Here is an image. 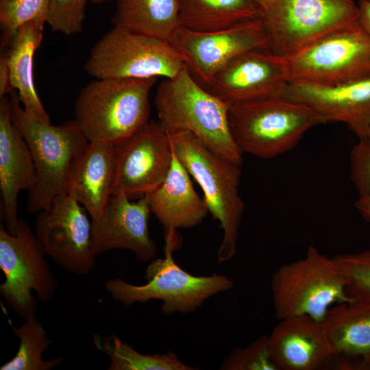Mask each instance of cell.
Here are the masks:
<instances>
[{"instance_id": "cell-24", "label": "cell", "mask_w": 370, "mask_h": 370, "mask_svg": "<svg viewBox=\"0 0 370 370\" xmlns=\"http://www.w3.org/2000/svg\"><path fill=\"white\" fill-rule=\"evenodd\" d=\"M112 22L149 36L169 41L180 26V0H115Z\"/></svg>"}, {"instance_id": "cell-29", "label": "cell", "mask_w": 370, "mask_h": 370, "mask_svg": "<svg viewBox=\"0 0 370 370\" xmlns=\"http://www.w3.org/2000/svg\"><path fill=\"white\" fill-rule=\"evenodd\" d=\"M334 258L347 280L349 295L370 301V249Z\"/></svg>"}, {"instance_id": "cell-2", "label": "cell", "mask_w": 370, "mask_h": 370, "mask_svg": "<svg viewBox=\"0 0 370 370\" xmlns=\"http://www.w3.org/2000/svg\"><path fill=\"white\" fill-rule=\"evenodd\" d=\"M10 99L12 120L29 148L36 171V183L27 194V210L38 213L66 193L72 167L89 141L75 119L53 125L29 116L15 90L10 92Z\"/></svg>"}, {"instance_id": "cell-13", "label": "cell", "mask_w": 370, "mask_h": 370, "mask_svg": "<svg viewBox=\"0 0 370 370\" xmlns=\"http://www.w3.org/2000/svg\"><path fill=\"white\" fill-rule=\"evenodd\" d=\"M168 42L205 88L238 56L255 50L270 51L260 18L214 32H195L180 25Z\"/></svg>"}, {"instance_id": "cell-20", "label": "cell", "mask_w": 370, "mask_h": 370, "mask_svg": "<svg viewBox=\"0 0 370 370\" xmlns=\"http://www.w3.org/2000/svg\"><path fill=\"white\" fill-rule=\"evenodd\" d=\"M145 197L164 235L199 225L209 212L204 199L195 190L189 173L173 152L164 180Z\"/></svg>"}, {"instance_id": "cell-32", "label": "cell", "mask_w": 370, "mask_h": 370, "mask_svg": "<svg viewBox=\"0 0 370 370\" xmlns=\"http://www.w3.org/2000/svg\"><path fill=\"white\" fill-rule=\"evenodd\" d=\"M358 138L350 151V177L359 197H370V138Z\"/></svg>"}, {"instance_id": "cell-31", "label": "cell", "mask_w": 370, "mask_h": 370, "mask_svg": "<svg viewBox=\"0 0 370 370\" xmlns=\"http://www.w3.org/2000/svg\"><path fill=\"white\" fill-rule=\"evenodd\" d=\"M88 0H50L47 24L51 30L67 36L82 30Z\"/></svg>"}, {"instance_id": "cell-4", "label": "cell", "mask_w": 370, "mask_h": 370, "mask_svg": "<svg viewBox=\"0 0 370 370\" xmlns=\"http://www.w3.org/2000/svg\"><path fill=\"white\" fill-rule=\"evenodd\" d=\"M166 134L173 153L199 184L209 212L220 223L223 236L218 250V262L227 261L236 252L245 210L238 193L241 166L212 151L190 132Z\"/></svg>"}, {"instance_id": "cell-8", "label": "cell", "mask_w": 370, "mask_h": 370, "mask_svg": "<svg viewBox=\"0 0 370 370\" xmlns=\"http://www.w3.org/2000/svg\"><path fill=\"white\" fill-rule=\"evenodd\" d=\"M185 65L169 42L113 26L92 47L84 69L95 79H170Z\"/></svg>"}, {"instance_id": "cell-39", "label": "cell", "mask_w": 370, "mask_h": 370, "mask_svg": "<svg viewBox=\"0 0 370 370\" xmlns=\"http://www.w3.org/2000/svg\"><path fill=\"white\" fill-rule=\"evenodd\" d=\"M355 1H357L358 2H359V1H365V0H355Z\"/></svg>"}, {"instance_id": "cell-5", "label": "cell", "mask_w": 370, "mask_h": 370, "mask_svg": "<svg viewBox=\"0 0 370 370\" xmlns=\"http://www.w3.org/2000/svg\"><path fill=\"white\" fill-rule=\"evenodd\" d=\"M228 119L242 153L262 159L292 149L309 130L326 123L312 107L285 97L230 106Z\"/></svg>"}, {"instance_id": "cell-30", "label": "cell", "mask_w": 370, "mask_h": 370, "mask_svg": "<svg viewBox=\"0 0 370 370\" xmlns=\"http://www.w3.org/2000/svg\"><path fill=\"white\" fill-rule=\"evenodd\" d=\"M222 370H277L269 353L268 335L263 334L245 347H236L226 356Z\"/></svg>"}, {"instance_id": "cell-16", "label": "cell", "mask_w": 370, "mask_h": 370, "mask_svg": "<svg viewBox=\"0 0 370 370\" xmlns=\"http://www.w3.org/2000/svg\"><path fill=\"white\" fill-rule=\"evenodd\" d=\"M150 212L145 196L132 201L124 194H112L101 214L91 219L97 256L122 249L132 251L140 262L155 258L158 249L149 232Z\"/></svg>"}, {"instance_id": "cell-37", "label": "cell", "mask_w": 370, "mask_h": 370, "mask_svg": "<svg viewBox=\"0 0 370 370\" xmlns=\"http://www.w3.org/2000/svg\"><path fill=\"white\" fill-rule=\"evenodd\" d=\"M360 137H368V138H370V125L366 129V130L365 131L363 134Z\"/></svg>"}, {"instance_id": "cell-25", "label": "cell", "mask_w": 370, "mask_h": 370, "mask_svg": "<svg viewBox=\"0 0 370 370\" xmlns=\"http://www.w3.org/2000/svg\"><path fill=\"white\" fill-rule=\"evenodd\" d=\"M180 25L195 32H214L260 18L254 0H180Z\"/></svg>"}, {"instance_id": "cell-6", "label": "cell", "mask_w": 370, "mask_h": 370, "mask_svg": "<svg viewBox=\"0 0 370 370\" xmlns=\"http://www.w3.org/2000/svg\"><path fill=\"white\" fill-rule=\"evenodd\" d=\"M270 286L279 320L307 315L323 321L332 306L354 299L334 256L313 245L301 258L280 266L273 274Z\"/></svg>"}, {"instance_id": "cell-28", "label": "cell", "mask_w": 370, "mask_h": 370, "mask_svg": "<svg viewBox=\"0 0 370 370\" xmlns=\"http://www.w3.org/2000/svg\"><path fill=\"white\" fill-rule=\"evenodd\" d=\"M49 5L50 0H0L1 46H10L19 28L27 23L44 27Z\"/></svg>"}, {"instance_id": "cell-21", "label": "cell", "mask_w": 370, "mask_h": 370, "mask_svg": "<svg viewBox=\"0 0 370 370\" xmlns=\"http://www.w3.org/2000/svg\"><path fill=\"white\" fill-rule=\"evenodd\" d=\"M113 173L114 145L89 142L72 167L66 193L96 219L112 195Z\"/></svg>"}, {"instance_id": "cell-15", "label": "cell", "mask_w": 370, "mask_h": 370, "mask_svg": "<svg viewBox=\"0 0 370 370\" xmlns=\"http://www.w3.org/2000/svg\"><path fill=\"white\" fill-rule=\"evenodd\" d=\"M289 83L286 58L255 50L232 60L206 88L232 106L284 97Z\"/></svg>"}, {"instance_id": "cell-19", "label": "cell", "mask_w": 370, "mask_h": 370, "mask_svg": "<svg viewBox=\"0 0 370 370\" xmlns=\"http://www.w3.org/2000/svg\"><path fill=\"white\" fill-rule=\"evenodd\" d=\"M284 97L312 107L326 123L346 124L358 137L370 125V75L330 87L289 83Z\"/></svg>"}, {"instance_id": "cell-7", "label": "cell", "mask_w": 370, "mask_h": 370, "mask_svg": "<svg viewBox=\"0 0 370 370\" xmlns=\"http://www.w3.org/2000/svg\"><path fill=\"white\" fill-rule=\"evenodd\" d=\"M177 249L173 241L165 240L164 257L154 259L147 266L145 284L135 285L114 278L106 281V291L125 307L160 299L161 312L168 316L194 312L210 297L232 288L233 280L225 275L197 276L183 269L173 258Z\"/></svg>"}, {"instance_id": "cell-11", "label": "cell", "mask_w": 370, "mask_h": 370, "mask_svg": "<svg viewBox=\"0 0 370 370\" xmlns=\"http://www.w3.org/2000/svg\"><path fill=\"white\" fill-rule=\"evenodd\" d=\"M290 83L336 86L370 75V36L357 22L286 58Z\"/></svg>"}, {"instance_id": "cell-12", "label": "cell", "mask_w": 370, "mask_h": 370, "mask_svg": "<svg viewBox=\"0 0 370 370\" xmlns=\"http://www.w3.org/2000/svg\"><path fill=\"white\" fill-rule=\"evenodd\" d=\"M88 214L75 199L64 193L38 212L35 220V234L47 256L77 275L89 273L97 264Z\"/></svg>"}, {"instance_id": "cell-18", "label": "cell", "mask_w": 370, "mask_h": 370, "mask_svg": "<svg viewBox=\"0 0 370 370\" xmlns=\"http://www.w3.org/2000/svg\"><path fill=\"white\" fill-rule=\"evenodd\" d=\"M29 148L12 120L10 97H0L1 217L6 230L15 234L19 223L18 197L36 183Z\"/></svg>"}, {"instance_id": "cell-36", "label": "cell", "mask_w": 370, "mask_h": 370, "mask_svg": "<svg viewBox=\"0 0 370 370\" xmlns=\"http://www.w3.org/2000/svg\"><path fill=\"white\" fill-rule=\"evenodd\" d=\"M255 2L258 4L259 8H261L264 5H265L267 2H269L270 0H254Z\"/></svg>"}, {"instance_id": "cell-34", "label": "cell", "mask_w": 370, "mask_h": 370, "mask_svg": "<svg viewBox=\"0 0 370 370\" xmlns=\"http://www.w3.org/2000/svg\"><path fill=\"white\" fill-rule=\"evenodd\" d=\"M358 23L370 36V0L358 2Z\"/></svg>"}, {"instance_id": "cell-17", "label": "cell", "mask_w": 370, "mask_h": 370, "mask_svg": "<svg viewBox=\"0 0 370 370\" xmlns=\"http://www.w3.org/2000/svg\"><path fill=\"white\" fill-rule=\"evenodd\" d=\"M268 343L277 370H317L332 366L336 354L323 321L307 315L279 320Z\"/></svg>"}, {"instance_id": "cell-26", "label": "cell", "mask_w": 370, "mask_h": 370, "mask_svg": "<svg viewBox=\"0 0 370 370\" xmlns=\"http://www.w3.org/2000/svg\"><path fill=\"white\" fill-rule=\"evenodd\" d=\"M93 343L99 351L108 356L110 365L108 370L197 369L182 362L172 351L154 354L140 353L114 334H95Z\"/></svg>"}, {"instance_id": "cell-38", "label": "cell", "mask_w": 370, "mask_h": 370, "mask_svg": "<svg viewBox=\"0 0 370 370\" xmlns=\"http://www.w3.org/2000/svg\"><path fill=\"white\" fill-rule=\"evenodd\" d=\"M92 3H96V4H101V3H103L104 2H106L109 0H91Z\"/></svg>"}, {"instance_id": "cell-33", "label": "cell", "mask_w": 370, "mask_h": 370, "mask_svg": "<svg viewBox=\"0 0 370 370\" xmlns=\"http://www.w3.org/2000/svg\"><path fill=\"white\" fill-rule=\"evenodd\" d=\"M13 89L10 84V71L7 56L3 55L0 58V97L10 93Z\"/></svg>"}, {"instance_id": "cell-1", "label": "cell", "mask_w": 370, "mask_h": 370, "mask_svg": "<svg viewBox=\"0 0 370 370\" xmlns=\"http://www.w3.org/2000/svg\"><path fill=\"white\" fill-rule=\"evenodd\" d=\"M154 105L166 133L187 131L214 153L241 166L243 153L230 128V106L200 84L186 64L158 86Z\"/></svg>"}, {"instance_id": "cell-35", "label": "cell", "mask_w": 370, "mask_h": 370, "mask_svg": "<svg viewBox=\"0 0 370 370\" xmlns=\"http://www.w3.org/2000/svg\"><path fill=\"white\" fill-rule=\"evenodd\" d=\"M354 206L360 217L370 224V197H358Z\"/></svg>"}, {"instance_id": "cell-22", "label": "cell", "mask_w": 370, "mask_h": 370, "mask_svg": "<svg viewBox=\"0 0 370 370\" xmlns=\"http://www.w3.org/2000/svg\"><path fill=\"white\" fill-rule=\"evenodd\" d=\"M323 323L336 357L370 369V301L354 298L334 305Z\"/></svg>"}, {"instance_id": "cell-9", "label": "cell", "mask_w": 370, "mask_h": 370, "mask_svg": "<svg viewBox=\"0 0 370 370\" xmlns=\"http://www.w3.org/2000/svg\"><path fill=\"white\" fill-rule=\"evenodd\" d=\"M260 10L270 51L285 58L358 18L355 0H270Z\"/></svg>"}, {"instance_id": "cell-3", "label": "cell", "mask_w": 370, "mask_h": 370, "mask_svg": "<svg viewBox=\"0 0 370 370\" xmlns=\"http://www.w3.org/2000/svg\"><path fill=\"white\" fill-rule=\"evenodd\" d=\"M156 77L95 79L79 91L75 119L89 142L115 145L149 121Z\"/></svg>"}, {"instance_id": "cell-27", "label": "cell", "mask_w": 370, "mask_h": 370, "mask_svg": "<svg viewBox=\"0 0 370 370\" xmlns=\"http://www.w3.org/2000/svg\"><path fill=\"white\" fill-rule=\"evenodd\" d=\"M12 330L19 340L18 349L1 370H52L62 363V356L47 360L42 358L53 341L36 316L25 319L20 327L12 326Z\"/></svg>"}, {"instance_id": "cell-14", "label": "cell", "mask_w": 370, "mask_h": 370, "mask_svg": "<svg viewBox=\"0 0 370 370\" xmlns=\"http://www.w3.org/2000/svg\"><path fill=\"white\" fill-rule=\"evenodd\" d=\"M173 149L168 134L153 120L114 145L112 194L140 199L158 187L170 169Z\"/></svg>"}, {"instance_id": "cell-23", "label": "cell", "mask_w": 370, "mask_h": 370, "mask_svg": "<svg viewBox=\"0 0 370 370\" xmlns=\"http://www.w3.org/2000/svg\"><path fill=\"white\" fill-rule=\"evenodd\" d=\"M44 27L29 22L19 28L6 54L10 84L17 90L25 112L36 120L51 123L35 88L33 77V58L40 45Z\"/></svg>"}, {"instance_id": "cell-10", "label": "cell", "mask_w": 370, "mask_h": 370, "mask_svg": "<svg viewBox=\"0 0 370 370\" xmlns=\"http://www.w3.org/2000/svg\"><path fill=\"white\" fill-rule=\"evenodd\" d=\"M35 233L20 219L15 234L0 226V269L5 275L0 294L6 304L25 320L36 316L37 301L46 303L58 283Z\"/></svg>"}]
</instances>
